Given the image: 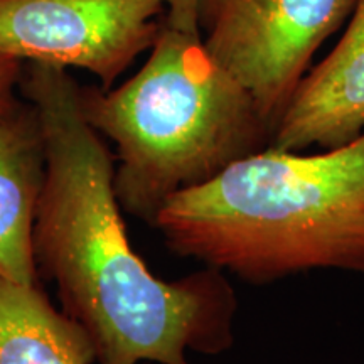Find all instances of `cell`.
<instances>
[{
    "mask_svg": "<svg viewBox=\"0 0 364 364\" xmlns=\"http://www.w3.org/2000/svg\"><path fill=\"white\" fill-rule=\"evenodd\" d=\"M19 88L46 145L36 265L90 336L97 364H189L188 351H228L238 309L233 287L213 267L161 280L135 253L113 186L115 157L86 120L81 86L66 68L29 63Z\"/></svg>",
    "mask_w": 364,
    "mask_h": 364,
    "instance_id": "6da1fadb",
    "label": "cell"
},
{
    "mask_svg": "<svg viewBox=\"0 0 364 364\" xmlns=\"http://www.w3.org/2000/svg\"><path fill=\"white\" fill-rule=\"evenodd\" d=\"M167 247L253 285L317 268L364 273V132L318 154L268 147L164 204Z\"/></svg>",
    "mask_w": 364,
    "mask_h": 364,
    "instance_id": "7a4b0ae2",
    "label": "cell"
},
{
    "mask_svg": "<svg viewBox=\"0 0 364 364\" xmlns=\"http://www.w3.org/2000/svg\"><path fill=\"white\" fill-rule=\"evenodd\" d=\"M80 102L90 125L117 147L118 204L152 226L172 196L273 139L252 95L209 54L203 36L166 19L135 76L117 90L81 86Z\"/></svg>",
    "mask_w": 364,
    "mask_h": 364,
    "instance_id": "3957f363",
    "label": "cell"
},
{
    "mask_svg": "<svg viewBox=\"0 0 364 364\" xmlns=\"http://www.w3.org/2000/svg\"><path fill=\"white\" fill-rule=\"evenodd\" d=\"M356 0H203L199 29L213 58L248 90L272 132L314 54Z\"/></svg>",
    "mask_w": 364,
    "mask_h": 364,
    "instance_id": "277c9868",
    "label": "cell"
},
{
    "mask_svg": "<svg viewBox=\"0 0 364 364\" xmlns=\"http://www.w3.org/2000/svg\"><path fill=\"white\" fill-rule=\"evenodd\" d=\"M167 0H0V53L90 71L110 90L162 29Z\"/></svg>",
    "mask_w": 364,
    "mask_h": 364,
    "instance_id": "5b68a950",
    "label": "cell"
},
{
    "mask_svg": "<svg viewBox=\"0 0 364 364\" xmlns=\"http://www.w3.org/2000/svg\"><path fill=\"white\" fill-rule=\"evenodd\" d=\"M364 132V0L334 49L306 73L273 132V149L343 147Z\"/></svg>",
    "mask_w": 364,
    "mask_h": 364,
    "instance_id": "8992f818",
    "label": "cell"
},
{
    "mask_svg": "<svg viewBox=\"0 0 364 364\" xmlns=\"http://www.w3.org/2000/svg\"><path fill=\"white\" fill-rule=\"evenodd\" d=\"M46 181L38 113L17 103L0 115V279L38 285L34 225Z\"/></svg>",
    "mask_w": 364,
    "mask_h": 364,
    "instance_id": "52a82bcc",
    "label": "cell"
},
{
    "mask_svg": "<svg viewBox=\"0 0 364 364\" xmlns=\"http://www.w3.org/2000/svg\"><path fill=\"white\" fill-rule=\"evenodd\" d=\"M0 364H97V353L38 285L0 279Z\"/></svg>",
    "mask_w": 364,
    "mask_h": 364,
    "instance_id": "ba28073f",
    "label": "cell"
},
{
    "mask_svg": "<svg viewBox=\"0 0 364 364\" xmlns=\"http://www.w3.org/2000/svg\"><path fill=\"white\" fill-rule=\"evenodd\" d=\"M24 66L19 58L0 53V115L16 107V88L21 85Z\"/></svg>",
    "mask_w": 364,
    "mask_h": 364,
    "instance_id": "9c48e42d",
    "label": "cell"
},
{
    "mask_svg": "<svg viewBox=\"0 0 364 364\" xmlns=\"http://www.w3.org/2000/svg\"><path fill=\"white\" fill-rule=\"evenodd\" d=\"M203 0H167L166 22L188 34L201 36L199 29V7Z\"/></svg>",
    "mask_w": 364,
    "mask_h": 364,
    "instance_id": "30bf717a",
    "label": "cell"
}]
</instances>
